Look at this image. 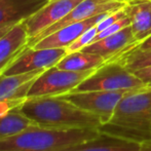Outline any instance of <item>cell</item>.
<instances>
[{
  "instance_id": "obj_12",
  "label": "cell",
  "mask_w": 151,
  "mask_h": 151,
  "mask_svg": "<svg viewBox=\"0 0 151 151\" xmlns=\"http://www.w3.org/2000/svg\"><path fill=\"white\" fill-rule=\"evenodd\" d=\"M109 14V12H107ZM107 14H102L96 16L88 20L76 22L73 24L60 28L54 33L45 36L40 39L33 48H67L70 44H72L81 34L91 27L96 26Z\"/></svg>"
},
{
  "instance_id": "obj_24",
  "label": "cell",
  "mask_w": 151,
  "mask_h": 151,
  "mask_svg": "<svg viewBox=\"0 0 151 151\" xmlns=\"http://www.w3.org/2000/svg\"><path fill=\"white\" fill-rule=\"evenodd\" d=\"M14 26V25H9V26H5V27H2V28H0V38H1L4 34L7 33V32L9 31Z\"/></svg>"
},
{
  "instance_id": "obj_7",
  "label": "cell",
  "mask_w": 151,
  "mask_h": 151,
  "mask_svg": "<svg viewBox=\"0 0 151 151\" xmlns=\"http://www.w3.org/2000/svg\"><path fill=\"white\" fill-rule=\"evenodd\" d=\"M66 48H33L26 46L3 70V75L46 70L56 66L67 55Z\"/></svg>"
},
{
  "instance_id": "obj_11",
  "label": "cell",
  "mask_w": 151,
  "mask_h": 151,
  "mask_svg": "<svg viewBox=\"0 0 151 151\" xmlns=\"http://www.w3.org/2000/svg\"><path fill=\"white\" fill-rule=\"evenodd\" d=\"M45 70H36L16 75L0 74V103H10L17 108L27 99L34 80Z\"/></svg>"
},
{
  "instance_id": "obj_17",
  "label": "cell",
  "mask_w": 151,
  "mask_h": 151,
  "mask_svg": "<svg viewBox=\"0 0 151 151\" xmlns=\"http://www.w3.org/2000/svg\"><path fill=\"white\" fill-rule=\"evenodd\" d=\"M105 63V59L99 55L77 50L67 54L56 66L69 71H88L97 69Z\"/></svg>"
},
{
  "instance_id": "obj_3",
  "label": "cell",
  "mask_w": 151,
  "mask_h": 151,
  "mask_svg": "<svg viewBox=\"0 0 151 151\" xmlns=\"http://www.w3.org/2000/svg\"><path fill=\"white\" fill-rule=\"evenodd\" d=\"M97 129H57L32 125L24 132L0 141V151H60L99 135Z\"/></svg>"
},
{
  "instance_id": "obj_4",
  "label": "cell",
  "mask_w": 151,
  "mask_h": 151,
  "mask_svg": "<svg viewBox=\"0 0 151 151\" xmlns=\"http://www.w3.org/2000/svg\"><path fill=\"white\" fill-rule=\"evenodd\" d=\"M148 88L146 84L116 61H108L97 68L72 91H137Z\"/></svg>"
},
{
  "instance_id": "obj_13",
  "label": "cell",
  "mask_w": 151,
  "mask_h": 151,
  "mask_svg": "<svg viewBox=\"0 0 151 151\" xmlns=\"http://www.w3.org/2000/svg\"><path fill=\"white\" fill-rule=\"evenodd\" d=\"M60 151H142V144L101 133L91 139L68 146Z\"/></svg>"
},
{
  "instance_id": "obj_2",
  "label": "cell",
  "mask_w": 151,
  "mask_h": 151,
  "mask_svg": "<svg viewBox=\"0 0 151 151\" xmlns=\"http://www.w3.org/2000/svg\"><path fill=\"white\" fill-rule=\"evenodd\" d=\"M99 131L141 144L151 141V88L125 93L112 117Z\"/></svg>"
},
{
  "instance_id": "obj_9",
  "label": "cell",
  "mask_w": 151,
  "mask_h": 151,
  "mask_svg": "<svg viewBox=\"0 0 151 151\" xmlns=\"http://www.w3.org/2000/svg\"><path fill=\"white\" fill-rule=\"evenodd\" d=\"M82 0H48L39 10L24 21L29 40L65 18ZM29 42V41H28Z\"/></svg>"
},
{
  "instance_id": "obj_8",
  "label": "cell",
  "mask_w": 151,
  "mask_h": 151,
  "mask_svg": "<svg viewBox=\"0 0 151 151\" xmlns=\"http://www.w3.org/2000/svg\"><path fill=\"white\" fill-rule=\"evenodd\" d=\"M125 3H127V0H82L65 18L62 19L60 22L50 26V28L44 30L38 36H36L35 38L29 40L28 46L33 47L40 39L54 33L55 31L59 30L60 28L67 26V25L88 20V19L102 14L113 12H116V10L122 9L124 7Z\"/></svg>"
},
{
  "instance_id": "obj_5",
  "label": "cell",
  "mask_w": 151,
  "mask_h": 151,
  "mask_svg": "<svg viewBox=\"0 0 151 151\" xmlns=\"http://www.w3.org/2000/svg\"><path fill=\"white\" fill-rule=\"evenodd\" d=\"M95 70L69 71L60 69L57 66L48 68L34 80L27 98L50 97L68 93L77 88Z\"/></svg>"
},
{
  "instance_id": "obj_23",
  "label": "cell",
  "mask_w": 151,
  "mask_h": 151,
  "mask_svg": "<svg viewBox=\"0 0 151 151\" xmlns=\"http://www.w3.org/2000/svg\"><path fill=\"white\" fill-rule=\"evenodd\" d=\"M134 47L139 48V50H151V35L142 41H140L136 45H134Z\"/></svg>"
},
{
  "instance_id": "obj_15",
  "label": "cell",
  "mask_w": 151,
  "mask_h": 151,
  "mask_svg": "<svg viewBox=\"0 0 151 151\" xmlns=\"http://www.w3.org/2000/svg\"><path fill=\"white\" fill-rule=\"evenodd\" d=\"M29 35L24 22L14 25L0 38V74L26 46Z\"/></svg>"
},
{
  "instance_id": "obj_25",
  "label": "cell",
  "mask_w": 151,
  "mask_h": 151,
  "mask_svg": "<svg viewBox=\"0 0 151 151\" xmlns=\"http://www.w3.org/2000/svg\"><path fill=\"white\" fill-rule=\"evenodd\" d=\"M142 151H151V141H147L142 144Z\"/></svg>"
},
{
  "instance_id": "obj_16",
  "label": "cell",
  "mask_w": 151,
  "mask_h": 151,
  "mask_svg": "<svg viewBox=\"0 0 151 151\" xmlns=\"http://www.w3.org/2000/svg\"><path fill=\"white\" fill-rule=\"evenodd\" d=\"M123 10L138 43L151 35V0H127Z\"/></svg>"
},
{
  "instance_id": "obj_21",
  "label": "cell",
  "mask_w": 151,
  "mask_h": 151,
  "mask_svg": "<svg viewBox=\"0 0 151 151\" xmlns=\"http://www.w3.org/2000/svg\"><path fill=\"white\" fill-rule=\"evenodd\" d=\"M129 26H131V21H129V17L125 16V17H123V18H121L120 20H118L117 22H115L114 24H112L111 26H109L108 28L99 32L93 41H97V40L102 39V38H104V37H107V36H109V35L117 33V32L121 31L122 29L127 28V27H129Z\"/></svg>"
},
{
  "instance_id": "obj_22",
  "label": "cell",
  "mask_w": 151,
  "mask_h": 151,
  "mask_svg": "<svg viewBox=\"0 0 151 151\" xmlns=\"http://www.w3.org/2000/svg\"><path fill=\"white\" fill-rule=\"evenodd\" d=\"M144 83L146 84L148 88H151V67L144 68V69L138 70V71L134 72Z\"/></svg>"
},
{
  "instance_id": "obj_1",
  "label": "cell",
  "mask_w": 151,
  "mask_h": 151,
  "mask_svg": "<svg viewBox=\"0 0 151 151\" xmlns=\"http://www.w3.org/2000/svg\"><path fill=\"white\" fill-rule=\"evenodd\" d=\"M17 109L36 125L57 129H97L101 117L80 109L61 96L27 98Z\"/></svg>"
},
{
  "instance_id": "obj_10",
  "label": "cell",
  "mask_w": 151,
  "mask_h": 151,
  "mask_svg": "<svg viewBox=\"0 0 151 151\" xmlns=\"http://www.w3.org/2000/svg\"><path fill=\"white\" fill-rule=\"evenodd\" d=\"M137 43L131 26H129L117 33L93 41L81 50L99 55L105 59L106 62H108L114 60Z\"/></svg>"
},
{
  "instance_id": "obj_6",
  "label": "cell",
  "mask_w": 151,
  "mask_h": 151,
  "mask_svg": "<svg viewBox=\"0 0 151 151\" xmlns=\"http://www.w3.org/2000/svg\"><path fill=\"white\" fill-rule=\"evenodd\" d=\"M129 91H70L61 97L73 103L80 109L98 115L101 117L102 122L106 123L112 117L120 100Z\"/></svg>"
},
{
  "instance_id": "obj_14",
  "label": "cell",
  "mask_w": 151,
  "mask_h": 151,
  "mask_svg": "<svg viewBox=\"0 0 151 151\" xmlns=\"http://www.w3.org/2000/svg\"><path fill=\"white\" fill-rule=\"evenodd\" d=\"M48 0H0V28L17 25L35 14Z\"/></svg>"
},
{
  "instance_id": "obj_20",
  "label": "cell",
  "mask_w": 151,
  "mask_h": 151,
  "mask_svg": "<svg viewBox=\"0 0 151 151\" xmlns=\"http://www.w3.org/2000/svg\"><path fill=\"white\" fill-rule=\"evenodd\" d=\"M98 33H99V30H98V28H97V25L93 26V27H91V28H90L88 30H86V32H84L83 34H81V35H80L79 37H78L77 39L73 42V43L70 44V45L66 48L67 52L69 54V52L81 50L83 47L90 45L91 43H93V41L95 40L96 36L98 35Z\"/></svg>"
},
{
  "instance_id": "obj_18",
  "label": "cell",
  "mask_w": 151,
  "mask_h": 151,
  "mask_svg": "<svg viewBox=\"0 0 151 151\" xmlns=\"http://www.w3.org/2000/svg\"><path fill=\"white\" fill-rule=\"evenodd\" d=\"M35 123L19 109L0 114V141L19 135Z\"/></svg>"
},
{
  "instance_id": "obj_19",
  "label": "cell",
  "mask_w": 151,
  "mask_h": 151,
  "mask_svg": "<svg viewBox=\"0 0 151 151\" xmlns=\"http://www.w3.org/2000/svg\"><path fill=\"white\" fill-rule=\"evenodd\" d=\"M112 61L120 63L134 73L138 70L151 67V50H139L133 46Z\"/></svg>"
}]
</instances>
